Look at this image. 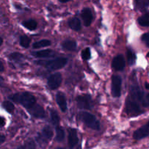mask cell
<instances>
[{
	"label": "cell",
	"mask_w": 149,
	"mask_h": 149,
	"mask_svg": "<svg viewBox=\"0 0 149 149\" xmlns=\"http://www.w3.org/2000/svg\"><path fill=\"white\" fill-rule=\"evenodd\" d=\"M10 98L15 103L21 104L27 109H31L36 105V99L34 96L27 92L16 93L11 96Z\"/></svg>",
	"instance_id": "1"
},
{
	"label": "cell",
	"mask_w": 149,
	"mask_h": 149,
	"mask_svg": "<svg viewBox=\"0 0 149 149\" xmlns=\"http://www.w3.org/2000/svg\"><path fill=\"white\" fill-rule=\"evenodd\" d=\"M68 60L65 58H58L55 59L48 60V61H37L36 63L38 65H42L44 67L51 70H58L62 68L66 65Z\"/></svg>",
	"instance_id": "2"
},
{
	"label": "cell",
	"mask_w": 149,
	"mask_h": 149,
	"mask_svg": "<svg viewBox=\"0 0 149 149\" xmlns=\"http://www.w3.org/2000/svg\"><path fill=\"white\" fill-rule=\"evenodd\" d=\"M79 117L80 120L88 127L95 130H100V122L96 119L95 116H93L91 113L86 111H81L79 113Z\"/></svg>",
	"instance_id": "3"
},
{
	"label": "cell",
	"mask_w": 149,
	"mask_h": 149,
	"mask_svg": "<svg viewBox=\"0 0 149 149\" xmlns=\"http://www.w3.org/2000/svg\"><path fill=\"white\" fill-rule=\"evenodd\" d=\"M126 112L128 115L136 116L143 113L141 107L136 101L128 97L126 100Z\"/></svg>",
	"instance_id": "4"
},
{
	"label": "cell",
	"mask_w": 149,
	"mask_h": 149,
	"mask_svg": "<svg viewBox=\"0 0 149 149\" xmlns=\"http://www.w3.org/2000/svg\"><path fill=\"white\" fill-rule=\"evenodd\" d=\"M121 92H122V79L119 76H113L111 83L112 95L114 97H120Z\"/></svg>",
	"instance_id": "5"
},
{
	"label": "cell",
	"mask_w": 149,
	"mask_h": 149,
	"mask_svg": "<svg viewBox=\"0 0 149 149\" xmlns=\"http://www.w3.org/2000/svg\"><path fill=\"white\" fill-rule=\"evenodd\" d=\"M62 75L60 73H55V74H52L49 77L47 81V84L49 89L55 90V89L58 88L62 83Z\"/></svg>",
	"instance_id": "6"
},
{
	"label": "cell",
	"mask_w": 149,
	"mask_h": 149,
	"mask_svg": "<svg viewBox=\"0 0 149 149\" xmlns=\"http://www.w3.org/2000/svg\"><path fill=\"white\" fill-rule=\"evenodd\" d=\"M77 105L80 109H90L92 106V99L90 96L87 95H79L77 98Z\"/></svg>",
	"instance_id": "7"
},
{
	"label": "cell",
	"mask_w": 149,
	"mask_h": 149,
	"mask_svg": "<svg viewBox=\"0 0 149 149\" xmlns=\"http://www.w3.org/2000/svg\"><path fill=\"white\" fill-rule=\"evenodd\" d=\"M149 135V122L141 128L137 130L133 134V138L135 140H141Z\"/></svg>",
	"instance_id": "8"
},
{
	"label": "cell",
	"mask_w": 149,
	"mask_h": 149,
	"mask_svg": "<svg viewBox=\"0 0 149 149\" xmlns=\"http://www.w3.org/2000/svg\"><path fill=\"white\" fill-rule=\"evenodd\" d=\"M68 144L70 148H74L77 146L79 142V138L77 136V132L75 129L69 128L68 130Z\"/></svg>",
	"instance_id": "9"
},
{
	"label": "cell",
	"mask_w": 149,
	"mask_h": 149,
	"mask_svg": "<svg viewBox=\"0 0 149 149\" xmlns=\"http://www.w3.org/2000/svg\"><path fill=\"white\" fill-rule=\"evenodd\" d=\"M125 67V61L122 55L114 57L112 61V68L116 71H122Z\"/></svg>",
	"instance_id": "10"
},
{
	"label": "cell",
	"mask_w": 149,
	"mask_h": 149,
	"mask_svg": "<svg viewBox=\"0 0 149 149\" xmlns=\"http://www.w3.org/2000/svg\"><path fill=\"white\" fill-rule=\"evenodd\" d=\"M81 16L83 21H84V26H90V24H91L93 20V13H92V11L90 10V9L84 8V10L81 11Z\"/></svg>",
	"instance_id": "11"
},
{
	"label": "cell",
	"mask_w": 149,
	"mask_h": 149,
	"mask_svg": "<svg viewBox=\"0 0 149 149\" xmlns=\"http://www.w3.org/2000/svg\"><path fill=\"white\" fill-rule=\"evenodd\" d=\"M56 102L59 106L60 109L63 112L66 111L67 110V103L66 99H65V95L63 93L59 92L56 95Z\"/></svg>",
	"instance_id": "12"
},
{
	"label": "cell",
	"mask_w": 149,
	"mask_h": 149,
	"mask_svg": "<svg viewBox=\"0 0 149 149\" xmlns=\"http://www.w3.org/2000/svg\"><path fill=\"white\" fill-rule=\"evenodd\" d=\"M31 113L33 116L36 118H44L45 116V112L43 108L39 105H35L31 109Z\"/></svg>",
	"instance_id": "13"
},
{
	"label": "cell",
	"mask_w": 149,
	"mask_h": 149,
	"mask_svg": "<svg viewBox=\"0 0 149 149\" xmlns=\"http://www.w3.org/2000/svg\"><path fill=\"white\" fill-rule=\"evenodd\" d=\"M31 54L36 58H48V57L53 56L55 55V52L51 49H43V50L33 52Z\"/></svg>",
	"instance_id": "14"
},
{
	"label": "cell",
	"mask_w": 149,
	"mask_h": 149,
	"mask_svg": "<svg viewBox=\"0 0 149 149\" xmlns=\"http://www.w3.org/2000/svg\"><path fill=\"white\" fill-rule=\"evenodd\" d=\"M62 47L65 50L74 51L77 48V42L74 40L66 39L62 42Z\"/></svg>",
	"instance_id": "15"
},
{
	"label": "cell",
	"mask_w": 149,
	"mask_h": 149,
	"mask_svg": "<svg viewBox=\"0 0 149 149\" xmlns=\"http://www.w3.org/2000/svg\"><path fill=\"white\" fill-rule=\"evenodd\" d=\"M68 26L71 28L72 30L76 31H78L81 29V21L79 18L77 17H73L71 20L68 21Z\"/></svg>",
	"instance_id": "16"
},
{
	"label": "cell",
	"mask_w": 149,
	"mask_h": 149,
	"mask_svg": "<svg viewBox=\"0 0 149 149\" xmlns=\"http://www.w3.org/2000/svg\"><path fill=\"white\" fill-rule=\"evenodd\" d=\"M23 26H24L25 28L28 29L29 30L33 31L35 30L37 27V23H36V20H33V19H31V20H26V21H23L22 23Z\"/></svg>",
	"instance_id": "17"
},
{
	"label": "cell",
	"mask_w": 149,
	"mask_h": 149,
	"mask_svg": "<svg viewBox=\"0 0 149 149\" xmlns=\"http://www.w3.org/2000/svg\"><path fill=\"white\" fill-rule=\"evenodd\" d=\"M127 59L128 63L130 65H133L136 60V56L130 48L127 49Z\"/></svg>",
	"instance_id": "18"
},
{
	"label": "cell",
	"mask_w": 149,
	"mask_h": 149,
	"mask_svg": "<svg viewBox=\"0 0 149 149\" xmlns=\"http://www.w3.org/2000/svg\"><path fill=\"white\" fill-rule=\"evenodd\" d=\"M138 22L139 25L143 27H148L149 26V13H146L140 17L138 19Z\"/></svg>",
	"instance_id": "19"
},
{
	"label": "cell",
	"mask_w": 149,
	"mask_h": 149,
	"mask_svg": "<svg viewBox=\"0 0 149 149\" xmlns=\"http://www.w3.org/2000/svg\"><path fill=\"white\" fill-rule=\"evenodd\" d=\"M149 6V0H135V7L138 10H143Z\"/></svg>",
	"instance_id": "20"
},
{
	"label": "cell",
	"mask_w": 149,
	"mask_h": 149,
	"mask_svg": "<svg viewBox=\"0 0 149 149\" xmlns=\"http://www.w3.org/2000/svg\"><path fill=\"white\" fill-rule=\"evenodd\" d=\"M51 45V42L48 39H42V40L39 41V42H36L33 43V47L34 49H39V48L45 47H48Z\"/></svg>",
	"instance_id": "21"
},
{
	"label": "cell",
	"mask_w": 149,
	"mask_h": 149,
	"mask_svg": "<svg viewBox=\"0 0 149 149\" xmlns=\"http://www.w3.org/2000/svg\"><path fill=\"white\" fill-rule=\"evenodd\" d=\"M49 113H50V119L52 125H55V126H57L59 124L60 122V118L58 113L54 109H50L49 110Z\"/></svg>",
	"instance_id": "22"
},
{
	"label": "cell",
	"mask_w": 149,
	"mask_h": 149,
	"mask_svg": "<svg viewBox=\"0 0 149 149\" xmlns=\"http://www.w3.org/2000/svg\"><path fill=\"white\" fill-rule=\"evenodd\" d=\"M65 138V132H64L63 129L61 127H58L56 128V137H55V140L58 142H62Z\"/></svg>",
	"instance_id": "23"
},
{
	"label": "cell",
	"mask_w": 149,
	"mask_h": 149,
	"mask_svg": "<svg viewBox=\"0 0 149 149\" xmlns=\"http://www.w3.org/2000/svg\"><path fill=\"white\" fill-rule=\"evenodd\" d=\"M42 135H43L44 138H45L46 139L49 140L53 135V132H52V129L49 127V126L45 127V128L42 130Z\"/></svg>",
	"instance_id": "24"
},
{
	"label": "cell",
	"mask_w": 149,
	"mask_h": 149,
	"mask_svg": "<svg viewBox=\"0 0 149 149\" xmlns=\"http://www.w3.org/2000/svg\"><path fill=\"white\" fill-rule=\"evenodd\" d=\"M31 39L26 36H22L20 38V45L25 48H28L30 45Z\"/></svg>",
	"instance_id": "25"
},
{
	"label": "cell",
	"mask_w": 149,
	"mask_h": 149,
	"mask_svg": "<svg viewBox=\"0 0 149 149\" xmlns=\"http://www.w3.org/2000/svg\"><path fill=\"white\" fill-rule=\"evenodd\" d=\"M3 108L7 111V112L9 113H13L14 111V109H15V106L10 101H4L2 104Z\"/></svg>",
	"instance_id": "26"
},
{
	"label": "cell",
	"mask_w": 149,
	"mask_h": 149,
	"mask_svg": "<svg viewBox=\"0 0 149 149\" xmlns=\"http://www.w3.org/2000/svg\"><path fill=\"white\" fill-rule=\"evenodd\" d=\"M10 58L13 61H16V62H19L23 59V55L20 53H18V52H13L10 55Z\"/></svg>",
	"instance_id": "27"
},
{
	"label": "cell",
	"mask_w": 149,
	"mask_h": 149,
	"mask_svg": "<svg viewBox=\"0 0 149 149\" xmlns=\"http://www.w3.org/2000/svg\"><path fill=\"white\" fill-rule=\"evenodd\" d=\"M81 58L84 61H87V60L90 59L91 58V52H90V48H85L84 49H83L82 52H81Z\"/></svg>",
	"instance_id": "28"
},
{
	"label": "cell",
	"mask_w": 149,
	"mask_h": 149,
	"mask_svg": "<svg viewBox=\"0 0 149 149\" xmlns=\"http://www.w3.org/2000/svg\"><path fill=\"white\" fill-rule=\"evenodd\" d=\"M25 148L26 149H34L36 146H35V143L33 142V140L30 139L26 142V145H25Z\"/></svg>",
	"instance_id": "29"
},
{
	"label": "cell",
	"mask_w": 149,
	"mask_h": 149,
	"mask_svg": "<svg viewBox=\"0 0 149 149\" xmlns=\"http://www.w3.org/2000/svg\"><path fill=\"white\" fill-rule=\"evenodd\" d=\"M141 104L143 105V106L144 107H148L149 106V94L146 93L145 96L143 97L142 102H141Z\"/></svg>",
	"instance_id": "30"
},
{
	"label": "cell",
	"mask_w": 149,
	"mask_h": 149,
	"mask_svg": "<svg viewBox=\"0 0 149 149\" xmlns=\"http://www.w3.org/2000/svg\"><path fill=\"white\" fill-rule=\"evenodd\" d=\"M143 42L148 47H149V33H146L141 37Z\"/></svg>",
	"instance_id": "31"
},
{
	"label": "cell",
	"mask_w": 149,
	"mask_h": 149,
	"mask_svg": "<svg viewBox=\"0 0 149 149\" xmlns=\"http://www.w3.org/2000/svg\"><path fill=\"white\" fill-rule=\"evenodd\" d=\"M5 141V136L0 134V144L3 143Z\"/></svg>",
	"instance_id": "32"
},
{
	"label": "cell",
	"mask_w": 149,
	"mask_h": 149,
	"mask_svg": "<svg viewBox=\"0 0 149 149\" xmlns=\"http://www.w3.org/2000/svg\"><path fill=\"white\" fill-rule=\"evenodd\" d=\"M5 125V120L0 116V127H2Z\"/></svg>",
	"instance_id": "33"
},
{
	"label": "cell",
	"mask_w": 149,
	"mask_h": 149,
	"mask_svg": "<svg viewBox=\"0 0 149 149\" xmlns=\"http://www.w3.org/2000/svg\"><path fill=\"white\" fill-rule=\"evenodd\" d=\"M4 65H3L2 62H1V60H0V72H2V71H4Z\"/></svg>",
	"instance_id": "34"
},
{
	"label": "cell",
	"mask_w": 149,
	"mask_h": 149,
	"mask_svg": "<svg viewBox=\"0 0 149 149\" xmlns=\"http://www.w3.org/2000/svg\"><path fill=\"white\" fill-rule=\"evenodd\" d=\"M3 83H4V79L1 77H0V87L3 85Z\"/></svg>",
	"instance_id": "35"
},
{
	"label": "cell",
	"mask_w": 149,
	"mask_h": 149,
	"mask_svg": "<svg viewBox=\"0 0 149 149\" xmlns=\"http://www.w3.org/2000/svg\"><path fill=\"white\" fill-rule=\"evenodd\" d=\"M145 87L147 90H149V83H146L145 84Z\"/></svg>",
	"instance_id": "36"
},
{
	"label": "cell",
	"mask_w": 149,
	"mask_h": 149,
	"mask_svg": "<svg viewBox=\"0 0 149 149\" xmlns=\"http://www.w3.org/2000/svg\"><path fill=\"white\" fill-rule=\"evenodd\" d=\"M59 1H61V2H63V3H65V2H67V1H70V0H59Z\"/></svg>",
	"instance_id": "37"
},
{
	"label": "cell",
	"mask_w": 149,
	"mask_h": 149,
	"mask_svg": "<svg viewBox=\"0 0 149 149\" xmlns=\"http://www.w3.org/2000/svg\"><path fill=\"white\" fill-rule=\"evenodd\" d=\"M2 43H3V40H2V39H1V38L0 37V46H1V45H2Z\"/></svg>",
	"instance_id": "38"
},
{
	"label": "cell",
	"mask_w": 149,
	"mask_h": 149,
	"mask_svg": "<svg viewBox=\"0 0 149 149\" xmlns=\"http://www.w3.org/2000/svg\"><path fill=\"white\" fill-rule=\"evenodd\" d=\"M17 149H26V148L24 146H19Z\"/></svg>",
	"instance_id": "39"
},
{
	"label": "cell",
	"mask_w": 149,
	"mask_h": 149,
	"mask_svg": "<svg viewBox=\"0 0 149 149\" xmlns=\"http://www.w3.org/2000/svg\"><path fill=\"white\" fill-rule=\"evenodd\" d=\"M147 57H148V58H149V52L148 54H147Z\"/></svg>",
	"instance_id": "40"
},
{
	"label": "cell",
	"mask_w": 149,
	"mask_h": 149,
	"mask_svg": "<svg viewBox=\"0 0 149 149\" xmlns=\"http://www.w3.org/2000/svg\"><path fill=\"white\" fill-rule=\"evenodd\" d=\"M58 149H65V148H58Z\"/></svg>",
	"instance_id": "41"
}]
</instances>
